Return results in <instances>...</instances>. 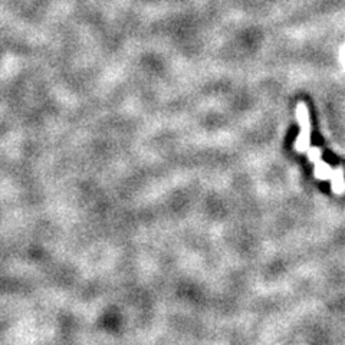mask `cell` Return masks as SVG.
<instances>
[{
  "label": "cell",
  "mask_w": 345,
  "mask_h": 345,
  "mask_svg": "<svg viewBox=\"0 0 345 345\" xmlns=\"http://www.w3.org/2000/svg\"><path fill=\"white\" fill-rule=\"evenodd\" d=\"M344 171L339 167L335 171H332V176H331V180H332V189L337 193H344L345 192V180H344Z\"/></svg>",
  "instance_id": "7a4b0ae2"
},
{
  "label": "cell",
  "mask_w": 345,
  "mask_h": 345,
  "mask_svg": "<svg viewBox=\"0 0 345 345\" xmlns=\"http://www.w3.org/2000/svg\"><path fill=\"white\" fill-rule=\"evenodd\" d=\"M296 117H298L301 132L295 141V150L298 153H305L309 148V138H311V121L308 117V109L304 102H299L296 107Z\"/></svg>",
  "instance_id": "6da1fadb"
}]
</instances>
